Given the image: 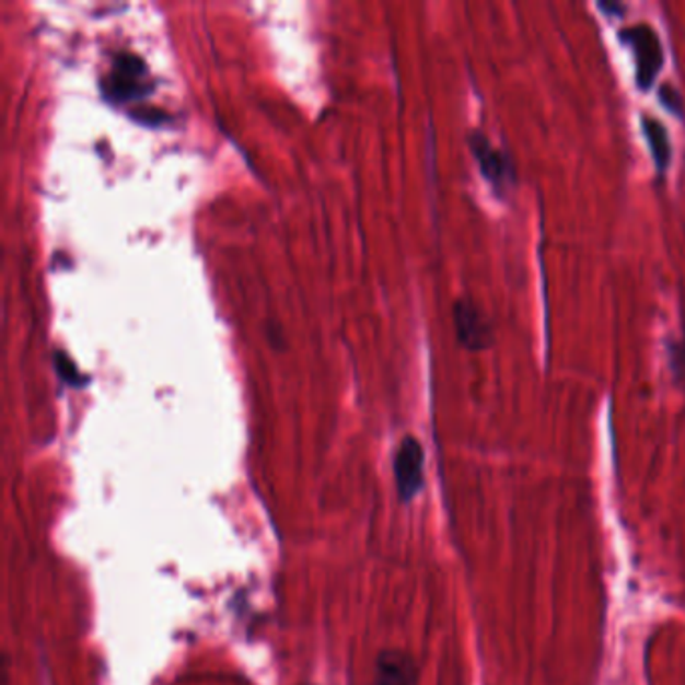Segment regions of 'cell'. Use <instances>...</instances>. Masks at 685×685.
<instances>
[{"instance_id":"cell-1","label":"cell","mask_w":685,"mask_h":685,"mask_svg":"<svg viewBox=\"0 0 685 685\" xmlns=\"http://www.w3.org/2000/svg\"><path fill=\"white\" fill-rule=\"evenodd\" d=\"M153 91V81L149 77L146 62L135 53H115L109 73L101 79L103 97L113 103H123L129 98L146 97Z\"/></svg>"},{"instance_id":"cell-2","label":"cell","mask_w":685,"mask_h":685,"mask_svg":"<svg viewBox=\"0 0 685 685\" xmlns=\"http://www.w3.org/2000/svg\"><path fill=\"white\" fill-rule=\"evenodd\" d=\"M619 38L634 49L636 57V83L641 91H649L658 81L665 55L660 35L649 25L625 26L619 31Z\"/></svg>"},{"instance_id":"cell-3","label":"cell","mask_w":685,"mask_h":685,"mask_svg":"<svg viewBox=\"0 0 685 685\" xmlns=\"http://www.w3.org/2000/svg\"><path fill=\"white\" fill-rule=\"evenodd\" d=\"M468 148H471V153L475 155L478 170L485 175L490 187L497 194L509 191V187L516 182L513 160L502 149L495 148L490 143L489 137L478 129L468 135Z\"/></svg>"},{"instance_id":"cell-4","label":"cell","mask_w":685,"mask_h":685,"mask_svg":"<svg viewBox=\"0 0 685 685\" xmlns=\"http://www.w3.org/2000/svg\"><path fill=\"white\" fill-rule=\"evenodd\" d=\"M396 489L404 502H410L425 487V449L415 437H406L394 454Z\"/></svg>"},{"instance_id":"cell-5","label":"cell","mask_w":685,"mask_h":685,"mask_svg":"<svg viewBox=\"0 0 685 685\" xmlns=\"http://www.w3.org/2000/svg\"><path fill=\"white\" fill-rule=\"evenodd\" d=\"M454 330L458 342L471 352L487 350L492 344V324L471 300H458L453 307Z\"/></svg>"},{"instance_id":"cell-6","label":"cell","mask_w":685,"mask_h":685,"mask_svg":"<svg viewBox=\"0 0 685 685\" xmlns=\"http://www.w3.org/2000/svg\"><path fill=\"white\" fill-rule=\"evenodd\" d=\"M418 667L413 655L400 649H386L376 660V685H415Z\"/></svg>"},{"instance_id":"cell-7","label":"cell","mask_w":685,"mask_h":685,"mask_svg":"<svg viewBox=\"0 0 685 685\" xmlns=\"http://www.w3.org/2000/svg\"><path fill=\"white\" fill-rule=\"evenodd\" d=\"M641 129H643V135L648 137L649 149H651V155L655 161V167L660 172H665L670 167V161H672V143H670V133H667L665 125L655 117L643 115Z\"/></svg>"},{"instance_id":"cell-8","label":"cell","mask_w":685,"mask_h":685,"mask_svg":"<svg viewBox=\"0 0 685 685\" xmlns=\"http://www.w3.org/2000/svg\"><path fill=\"white\" fill-rule=\"evenodd\" d=\"M53 362H55V368H57L59 376L65 380V384H69V386H73V388H83V386H85L86 379L81 376V372L74 367L73 360L65 355V352H55Z\"/></svg>"},{"instance_id":"cell-9","label":"cell","mask_w":685,"mask_h":685,"mask_svg":"<svg viewBox=\"0 0 685 685\" xmlns=\"http://www.w3.org/2000/svg\"><path fill=\"white\" fill-rule=\"evenodd\" d=\"M667 350L673 376L680 384H685V342H670Z\"/></svg>"},{"instance_id":"cell-10","label":"cell","mask_w":685,"mask_h":685,"mask_svg":"<svg viewBox=\"0 0 685 685\" xmlns=\"http://www.w3.org/2000/svg\"><path fill=\"white\" fill-rule=\"evenodd\" d=\"M661 103L667 107V109L680 113L682 111V97L677 95V91L672 85L661 86Z\"/></svg>"}]
</instances>
